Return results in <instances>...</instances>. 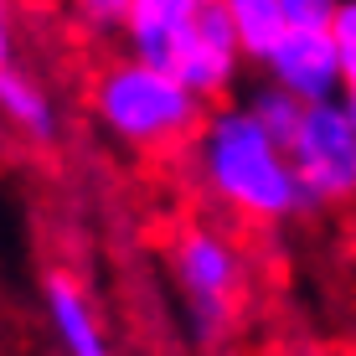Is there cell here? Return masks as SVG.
I'll list each match as a JSON object with an SVG mask.
<instances>
[{
	"mask_svg": "<svg viewBox=\"0 0 356 356\" xmlns=\"http://www.w3.org/2000/svg\"><path fill=\"white\" fill-rule=\"evenodd\" d=\"M196 170H202V186L212 191V202L243 222L274 227L315 212V202L294 176L289 150L268 140V129L243 104L207 108V124L196 134Z\"/></svg>",
	"mask_w": 356,
	"mask_h": 356,
	"instance_id": "cell-1",
	"label": "cell"
},
{
	"mask_svg": "<svg viewBox=\"0 0 356 356\" xmlns=\"http://www.w3.org/2000/svg\"><path fill=\"white\" fill-rule=\"evenodd\" d=\"M98 124L129 150H176L181 140L202 134L207 104L196 98L176 72L145 67L134 57H119L93 83Z\"/></svg>",
	"mask_w": 356,
	"mask_h": 356,
	"instance_id": "cell-2",
	"label": "cell"
},
{
	"mask_svg": "<svg viewBox=\"0 0 356 356\" xmlns=\"http://www.w3.org/2000/svg\"><path fill=\"white\" fill-rule=\"evenodd\" d=\"M170 274H176L181 305H186V321L196 336L212 341L217 330H227L238 294H243V259L227 232L207 222L181 227L176 243H170Z\"/></svg>",
	"mask_w": 356,
	"mask_h": 356,
	"instance_id": "cell-3",
	"label": "cell"
},
{
	"mask_svg": "<svg viewBox=\"0 0 356 356\" xmlns=\"http://www.w3.org/2000/svg\"><path fill=\"white\" fill-rule=\"evenodd\" d=\"M289 161L315 207H351L356 202V129L346 124L341 104L305 108L300 129L289 140Z\"/></svg>",
	"mask_w": 356,
	"mask_h": 356,
	"instance_id": "cell-4",
	"label": "cell"
},
{
	"mask_svg": "<svg viewBox=\"0 0 356 356\" xmlns=\"http://www.w3.org/2000/svg\"><path fill=\"white\" fill-rule=\"evenodd\" d=\"M243 47H238V36H232V21H227V10L217 6H202L191 16V31H186V47H181V63H176V78L186 83V88L202 98L207 108L217 104V98H227L232 93V83H238V72H243Z\"/></svg>",
	"mask_w": 356,
	"mask_h": 356,
	"instance_id": "cell-5",
	"label": "cell"
},
{
	"mask_svg": "<svg viewBox=\"0 0 356 356\" xmlns=\"http://www.w3.org/2000/svg\"><path fill=\"white\" fill-rule=\"evenodd\" d=\"M264 78L279 83L289 98H300L305 108L315 104H341L346 78H341V57L330 31H289L274 47V57L264 63Z\"/></svg>",
	"mask_w": 356,
	"mask_h": 356,
	"instance_id": "cell-6",
	"label": "cell"
},
{
	"mask_svg": "<svg viewBox=\"0 0 356 356\" xmlns=\"http://www.w3.org/2000/svg\"><path fill=\"white\" fill-rule=\"evenodd\" d=\"M191 16H196L191 0H134L124 26H119L129 57L145 63V67L176 72L181 47H186V31H191Z\"/></svg>",
	"mask_w": 356,
	"mask_h": 356,
	"instance_id": "cell-7",
	"label": "cell"
},
{
	"mask_svg": "<svg viewBox=\"0 0 356 356\" xmlns=\"http://www.w3.org/2000/svg\"><path fill=\"white\" fill-rule=\"evenodd\" d=\"M42 300H47V321H52V330H57L63 356H114L108 330H104V321H98L88 289H83L72 274L52 268V274L42 279Z\"/></svg>",
	"mask_w": 356,
	"mask_h": 356,
	"instance_id": "cell-8",
	"label": "cell"
},
{
	"mask_svg": "<svg viewBox=\"0 0 356 356\" xmlns=\"http://www.w3.org/2000/svg\"><path fill=\"white\" fill-rule=\"evenodd\" d=\"M0 114L10 119L26 140L36 145H47L57 134V108H52V98H47V88L36 78H26L21 67H6L0 72Z\"/></svg>",
	"mask_w": 356,
	"mask_h": 356,
	"instance_id": "cell-9",
	"label": "cell"
},
{
	"mask_svg": "<svg viewBox=\"0 0 356 356\" xmlns=\"http://www.w3.org/2000/svg\"><path fill=\"white\" fill-rule=\"evenodd\" d=\"M217 6L227 10L232 36H238L243 57H248V63H259V67L268 63V57H274V47L289 36L279 0H217Z\"/></svg>",
	"mask_w": 356,
	"mask_h": 356,
	"instance_id": "cell-10",
	"label": "cell"
},
{
	"mask_svg": "<svg viewBox=\"0 0 356 356\" xmlns=\"http://www.w3.org/2000/svg\"><path fill=\"white\" fill-rule=\"evenodd\" d=\"M243 108H248V114L268 129V140H279L284 150H289L294 129H300V119H305V104H300V98H289L279 83H268V78L248 93V104H243Z\"/></svg>",
	"mask_w": 356,
	"mask_h": 356,
	"instance_id": "cell-11",
	"label": "cell"
},
{
	"mask_svg": "<svg viewBox=\"0 0 356 356\" xmlns=\"http://www.w3.org/2000/svg\"><path fill=\"white\" fill-rule=\"evenodd\" d=\"M330 42H336V57H341V78L356 93V0H341L336 21H330Z\"/></svg>",
	"mask_w": 356,
	"mask_h": 356,
	"instance_id": "cell-12",
	"label": "cell"
},
{
	"mask_svg": "<svg viewBox=\"0 0 356 356\" xmlns=\"http://www.w3.org/2000/svg\"><path fill=\"white\" fill-rule=\"evenodd\" d=\"M279 10H284L289 31H330L341 0H279Z\"/></svg>",
	"mask_w": 356,
	"mask_h": 356,
	"instance_id": "cell-13",
	"label": "cell"
},
{
	"mask_svg": "<svg viewBox=\"0 0 356 356\" xmlns=\"http://www.w3.org/2000/svg\"><path fill=\"white\" fill-rule=\"evenodd\" d=\"M83 6V16L98 21V26H124V16H129V6L134 0H78Z\"/></svg>",
	"mask_w": 356,
	"mask_h": 356,
	"instance_id": "cell-14",
	"label": "cell"
},
{
	"mask_svg": "<svg viewBox=\"0 0 356 356\" xmlns=\"http://www.w3.org/2000/svg\"><path fill=\"white\" fill-rule=\"evenodd\" d=\"M10 67V0H0V72Z\"/></svg>",
	"mask_w": 356,
	"mask_h": 356,
	"instance_id": "cell-15",
	"label": "cell"
},
{
	"mask_svg": "<svg viewBox=\"0 0 356 356\" xmlns=\"http://www.w3.org/2000/svg\"><path fill=\"white\" fill-rule=\"evenodd\" d=\"M341 114H346V124L356 129V93L346 88V93H341Z\"/></svg>",
	"mask_w": 356,
	"mask_h": 356,
	"instance_id": "cell-16",
	"label": "cell"
},
{
	"mask_svg": "<svg viewBox=\"0 0 356 356\" xmlns=\"http://www.w3.org/2000/svg\"><path fill=\"white\" fill-rule=\"evenodd\" d=\"M191 6H196V10H202V6H212V0H191Z\"/></svg>",
	"mask_w": 356,
	"mask_h": 356,
	"instance_id": "cell-17",
	"label": "cell"
}]
</instances>
